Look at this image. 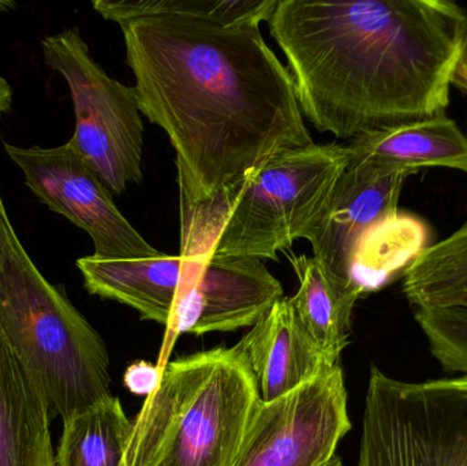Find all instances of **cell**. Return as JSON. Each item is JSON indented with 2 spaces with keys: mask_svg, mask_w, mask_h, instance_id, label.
<instances>
[{
  "mask_svg": "<svg viewBox=\"0 0 467 466\" xmlns=\"http://www.w3.org/2000/svg\"><path fill=\"white\" fill-rule=\"evenodd\" d=\"M185 257L188 273L167 327V349L182 334L204 336L253 327L285 298L282 284L261 260L210 254Z\"/></svg>",
  "mask_w": 467,
  "mask_h": 466,
  "instance_id": "10",
  "label": "cell"
},
{
  "mask_svg": "<svg viewBox=\"0 0 467 466\" xmlns=\"http://www.w3.org/2000/svg\"><path fill=\"white\" fill-rule=\"evenodd\" d=\"M0 334L63 423L111 399L103 338L37 270L8 213L0 256Z\"/></svg>",
  "mask_w": 467,
  "mask_h": 466,
  "instance_id": "4",
  "label": "cell"
},
{
  "mask_svg": "<svg viewBox=\"0 0 467 466\" xmlns=\"http://www.w3.org/2000/svg\"><path fill=\"white\" fill-rule=\"evenodd\" d=\"M236 347L249 364L264 402L285 396L337 366L310 338L285 297L253 326Z\"/></svg>",
  "mask_w": 467,
  "mask_h": 466,
  "instance_id": "12",
  "label": "cell"
},
{
  "mask_svg": "<svg viewBox=\"0 0 467 466\" xmlns=\"http://www.w3.org/2000/svg\"><path fill=\"white\" fill-rule=\"evenodd\" d=\"M302 115L354 140L444 117L467 13L443 0H277L269 19Z\"/></svg>",
  "mask_w": 467,
  "mask_h": 466,
  "instance_id": "2",
  "label": "cell"
},
{
  "mask_svg": "<svg viewBox=\"0 0 467 466\" xmlns=\"http://www.w3.org/2000/svg\"><path fill=\"white\" fill-rule=\"evenodd\" d=\"M463 93H465V96H466V100H467V90H466V92H463Z\"/></svg>",
  "mask_w": 467,
  "mask_h": 466,
  "instance_id": "28",
  "label": "cell"
},
{
  "mask_svg": "<svg viewBox=\"0 0 467 466\" xmlns=\"http://www.w3.org/2000/svg\"><path fill=\"white\" fill-rule=\"evenodd\" d=\"M414 317L433 357L467 377V308L416 309Z\"/></svg>",
  "mask_w": 467,
  "mask_h": 466,
  "instance_id": "21",
  "label": "cell"
},
{
  "mask_svg": "<svg viewBox=\"0 0 467 466\" xmlns=\"http://www.w3.org/2000/svg\"><path fill=\"white\" fill-rule=\"evenodd\" d=\"M40 388L0 334V466H57Z\"/></svg>",
  "mask_w": 467,
  "mask_h": 466,
  "instance_id": "14",
  "label": "cell"
},
{
  "mask_svg": "<svg viewBox=\"0 0 467 466\" xmlns=\"http://www.w3.org/2000/svg\"><path fill=\"white\" fill-rule=\"evenodd\" d=\"M339 364L255 408L232 466H326L350 431Z\"/></svg>",
  "mask_w": 467,
  "mask_h": 466,
  "instance_id": "8",
  "label": "cell"
},
{
  "mask_svg": "<svg viewBox=\"0 0 467 466\" xmlns=\"http://www.w3.org/2000/svg\"><path fill=\"white\" fill-rule=\"evenodd\" d=\"M90 295L136 309L142 319L169 327L185 286L188 259L161 252L150 259L77 260Z\"/></svg>",
  "mask_w": 467,
  "mask_h": 466,
  "instance_id": "13",
  "label": "cell"
},
{
  "mask_svg": "<svg viewBox=\"0 0 467 466\" xmlns=\"http://www.w3.org/2000/svg\"><path fill=\"white\" fill-rule=\"evenodd\" d=\"M131 426L114 396L74 416L63 423L57 466H120Z\"/></svg>",
  "mask_w": 467,
  "mask_h": 466,
  "instance_id": "19",
  "label": "cell"
},
{
  "mask_svg": "<svg viewBox=\"0 0 467 466\" xmlns=\"http://www.w3.org/2000/svg\"><path fill=\"white\" fill-rule=\"evenodd\" d=\"M27 188L44 205L92 238L93 256L104 260L150 259L161 254L122 215L109 189L68 144L19 148L5 144Z\"/></svg>",
  "mask_w": 467,
  "mask_h": 466,
  "instance_id": "9",
  "label": "cell"
},
{
  "mask_svg": "<svg viewBox=\"0 0 467 466\" xmlns=\"http://www.w3.org/2000/svg\"><path fill=\"white\" fill-rule=\"evenodd\" d=\"M41 49L47 66L62 74L70 89L76 130L67 144L111 193L141 182L144 123L136 89L104 71L78 27L47 36Z\"/></svg>",
  "mask_w": 467,
  "mask_h": 466,
  "instance_id": "7",
  "label": "cell"
},
{
  "mask_svg": "<svg viewBox=\"0 0 467 466\" xmlns=\"http://www.w3.org/2000/svg\"><path fill=\"white\" fill-rule=\"evenodd\" d=\"M403 293L414 311L467 308V222L406 270Z\"/></svg>",
  "mask_w": 467,
  "mask_h": 466,
  "instance_id": "18",
  "label": "cell"
},
{
  "mask_svg": "<svg viewBox=\"0 0 467 466\" xmlns=\"http://www.w3.org/2000/svg\"><path fill=\"white\" fill-rule=\"evenodd\" d=\"M410 175L372 161L348 163L326 207L304 234L313 257L329 274L353 282L351 270L359 245L370 230L398 212L403 185Z\"/></svg>",
  "mask_w": 467,
  "mask_h": 466,
  "instance_id": "11",
  "label": "cell"
},
{
  "mask_svg": "<svg viewBox=\"0 0 467 466\" xmlns=\"http://www.w3.org/2000/svg\"><path fill=\"white\" fill-rule=\"evenodd\" d=\"M260 402L236 347L167 363L133 420L120 466H232Z\"/></svg>",
  "mask_w": 467,
  "mask_h": 466,
  "instance_id": "3",
  "label": "cell"
},
{
  "mask_svg": "<svg viewBox=\"0 0 467 466\" xmlns=\"http://www.w3.org/2000/svg\"><path fill=\"white\" fill-rule=\"evenodd\" d=\"M430 227L421 219L397 212L370 230L357 251L351 281L362 295L376 292L406 270L430 248Z\"/></svg>",
  "mask_w": 467,
  "mask_h": 466,
  "instance_id": "17",
  "label": "cell"
},
{
  "mask_svg": "<svg viewBox=\"0 0 467 466\" xmlns=\"http://www.w3.org/2000/svg\"><path fill=\"white\" fill-rule=\"evenodd\" d=\"M163 368L148 361L130 364L123 375L126 388L137 396L150 397L161 385Z\"/></svg>",
  "mask_w": 467,
  "mask_h": 466,
  "instance_id": "22",
  "label": "cell"
},
{
  "mask_svg": "<svg viewBox=\"0 0 467 466\" xmlns=\"http://www.w3.org/2000/svg\"><path fill=\"white\" fill-rule=\"evenodd\" d=\"M452 85L458 88L461 92H466L467 90V57L463 60L462 65L458 68L457 74L454 77V82Z\"/></svg>",
  "mask_w": 467,
  "mask_h": 466,
  "instance_id": "24",
  "label": "cell"
},
{
  "mask_svg": "<svg viewBox=\"0 0 467 466\" xmlns=\"http://www.w3.org/2000/svg\"><path fill=\"white\" fill-rule=\"evenodd\" d=\"M118 25L141 114L174 147L182 211L207 207L274 156L313 144L293 77L260 26L175 16Z\"/></svg>",
  "mask_w": 467,
  "mask_h": 466,
  "instance_id": "1",
  "label": "cell"
},
{
  "mask_svg": "<svg viewBox=\"0 0 467 466\" xmlns=\"http://www.w3.org/2000/svg\"><path fill=\"white\" fill-rule=\"evenodd\" d=\"M358 466H467V377L403 382L372 367Z\"/></svg>",
  "mask_w": 467,
  "mask_h": 466,
  "instance_id": "6",
  "label": "cell"
},
{
  "mask_svg": "<svg viewBox=\"0 0 467 466\" xmlns=\"http://www.w3.org/2000/svg\"><path fill=\"white\" fill-rule=\"evenodd\" d=\"M350 163L343 144H313L285 150L253 170L239 185L207 207L182 211L183 227L213 221V227L183 241V256L279 260L304 238L328 202Z\"/></svg>",
  "mask_w": 467,
  "mask_h": 466,
  "instance_id": "5",
  "label": "cell"
},
{
  "mask_svg": "<svg viewBox=\"0 0 467 466\" xmlns=\"http://www.w3.org/2000/svg\"><path fill=\"white\" fill-rule=\"evenodd\" d=\"M277 0H96L93 8L109 21L140 16H175L202 19L222 26H244L269 21Z\"/></svg>",
  "mask_w": 467,
  "mask_h": 466,
  "instance_id": "20",
  "label": "cell"
},
{
  "mask_svg": "<svg viewBox=\"0 0 467 466\" xmlns=\"http://www.w3.org/2000/svg\"><path fill=\"white\" fill-rule=\"evenodd\" d=\"M326 466H343V464L337 457H334Z\"/></svg>",
  "mask_w": 467,
  "mask_h": 466,
  "instance_id": "27",
  "label": "cell"
},
{
  "mask_svg": "<svg viewBox=\"0 0 467 466\" xmlns=\"http://www.w3.org/2000/svg\"><path fill=\"white\" fill-rule=\"evenodd\" d=\"M298 278V290L290 300L294 314L310 338L339 364L348 345L354 306L362 292L353 282L329 274L315 257L287 254Z\"/></svg>",
  "mask_w": 467,
  "mask_h": 466,
  "instance_id": "16",
  "label": "cell"
},
{
  "mask_svg": "<svg viewBox=\"0 0 467 466\" xmlns=\"http://www.w3.org/2000/svg\"><path fill=\"white\" fill-rule=\"evenodd\" d=\"M11 103H13V89L10 84L0 76V114L10 111Z\"/></svg>",
  "mask_w": 467,
  "mask_h": 466,
  "instance_id": "23",
  "label": "cell"
},
{
  "mask_svg": "<svg viewBox=\"0 0 467 466\" xmlns=\"http://www.w3.org/2000/svg\"><path fill=\"white\" fill-rule=\"evenodd\" d=\"M14 8H16V3L13 0H0V14L8 13Z\"/></svg>",
  "mask_w": 467,
  "mask_h": 466,
  "instance_id": "26",
  "label": "cell"
},
{
  "mask_svg": "<svg viewBox=\"0 0 467 466\" xmlns=\"http://www.w3.org/2000/svg\"><path fill=\"white\" fill-rule=\"evenodd\" d=\"M7 215L5 202H3L2 193H0V256H2L3 237H5V218Z\"/></svg>",
  "mask_w": 467,
  "mask_h": 466,
  "instance_id": "25",
  "label": "cell"
},
{
  "mask_svg": "<svg viewBox=\"0 0 467 466\" xmlns=\"http://www.w3.org/2000/svg\"><path fill=\"white\" fill-rule=\"evenodd\" d=\"M348 147L350 163L372 161L411 174L422 167L467 172V136L447 115L365 134Z\"/></svg>",
  "mask_w": 467,
  "mask_h": 466,
  "instance_id": "15",
  "label": "cell"
}]
</instances>
